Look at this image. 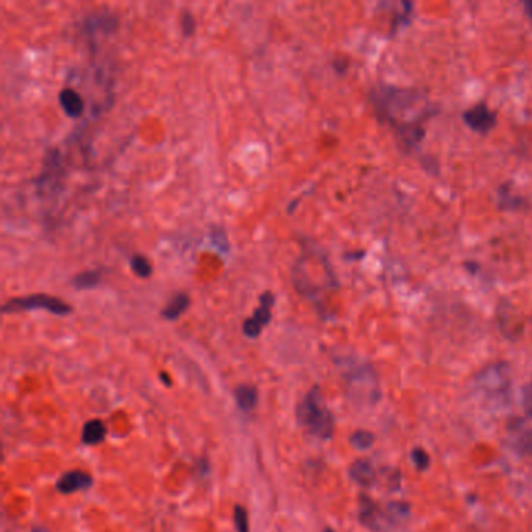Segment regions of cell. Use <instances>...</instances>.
Here are the masks:
<instances>
[{"mask_svg":"<svg viewBox=\"0 0 532 532\" xmlns=\"http://www.w3.org/2000/svg\"><path fill=\"white\" fill-rule=\"evenodd\" d=\"M92 480L88 473L81 472V470H74V472H67L63 475L57 482V489L61 493H74L80 490H86L91 487Z\"/></svg>","mask_w":532,"mask_h":532,"instance_id":"9","label":"cell"},{"mask_svg":"<svg viewBox=\"0 0 532 532\" xmlns=\"http://www.w3.org/2000/svg\"><path fill=\"white\" fill-rule=\"evenodd\" d=\"M100 281H102V273H100V271H88V272H81L79 275H75L72 284L75 286V289L84 290V289L97 288Z\"/></svg>","mask_w":532,"mask_h":532,"instance_id":"16","label":"cell"},{"mask_svg":"<svg viewBox=\"0 0 532 532\" xmlns=\"http://www.w3.org/2000/svg\"><path fill=\"white\" fill-rule=\"evenodd\" d=\"M63 179V163H61L60 152L52 149L47 152L44 159L41 175L36 179V188L41 196L53 194L60 189V183Z\"/></svg>","mask_w":532,"mask_h":532,"instance_id":"4","label":"cell"},{"mask_svg":"<svg viewBox=\"0 0 532 532\" xmlns=\"http://www.w3.org/2000/svg\"><path fill=\"white\" fill-rule=\"evenodd\" d=\"M325 532H333V531H331V529H327V531H325Z\"/></svg>","mask_w":532,"mask_h":532,"instance_id":"24","label":"cell"},{"mask_svg":"<svg viewBox=\"0 0 532 532\" xmlns=\"http://www.w3.org/2000/svg\"><path fill=\"white\" fill-rule=\"evenodd\" d=\"M370 102L380 120L392 127L406 149L417 147L428 119L434 114L429 98L417 89L381 84L370 92Z\"/></svg>","mask_w":532,"mask_h":532,"instance_id":"1","label":"cell"},{"mask_svg":"<svg viewBox=\"0 0 532 532\" xmlns=\"http://www.w3.org/2000/svg\"><path fill=\"white\" fill-rule=\"evenodd\" d=\"M412 460H414V464L417 465V468H420V470H425L429 465L428 453L423 451L421 448H415L412 451Z\"/></svg>","mask_w":532,"mask_h":532,"instance_id":"21","label":"cell"},{"mask_svg":"<svg viewBox=\"0 0 532 532\" xmlns=\"http://www.w3.org/2000/svg\"><path fill=\"white\" fill-rule=\"evenodd\" d=\"M464 120L470 128L477 131V133H487L495 127L497 114L487 105L477 103L464 113Z\"/></svg>","mask_w":532,"mask_h":532,"instance_id":"7","label":"cell"},{"mask_svg":"<svg viewBox=\"0 0 532 532\" xmlns=\"http://www.w3.org/2000/svg\"><path fill=\"white\" fill-rule=\"evenodd\" d=\"M180 26H181V32H183L184 38H189V36L194 35L197 24H196V18L192 16V13H189V11H184L183 13Z\"/></svg>","mask_w":532,"mask_h":532,"instance_id":"20","label":"cell"},{"mask_svg":"<svg viewBox=\"0 0 532 532\" xmlns=\"http://www.w3.org/2000/svg\"><path fill=\"white\" fill-rule=\"evenodd\" d=\"M189 303H191L189 295L184 294V292H179V294H175L172 297V300L167 303L164 310L161 311V315H163L166 320L180 319L181 315L184 314V311H186L189 307Z\"/></svg>","mask_w":532,"mask_h":532,"instance_id":"12","label":"cell"},{"mask_svg":"<svg viewBox=\"0 0 532 532\" xmlns=\"http://www.w3.org/2000/svg\"><path fill=\"white\" fill-rule=\"evenodd\" d=\"M60 105L69 118H79L84 111L83 97L72 88H64L60 92Z\"/></svg>","mask_w":532,"mask_h":532,"instance_id":"10","label":"cell"},{"mask_svg":"<svg viewBox=\"0 0 532 532\" xmlns=\"http://www.w3.org/2000/svg\"><path fill=\"white\" fill-rule=\"evenodd\" d=\"M33 310H45L55 315H69L72 312V306L67 305L58 297L35 294L27 297H16L6 302L2 307L4 314L21 312V311H33Z\"/></svg>","mask_w":532,"mask_h":532,"instance_id":"3","label":"cell"},{"mask_svg":"<svg viewBox=\"0 0 532 532\" xmlns=\"http://www.w3.org/2000/svg\"><path fill=\"white\" fill-rule=\"evenodd\" d=\"M234 524L237 532H250L249 526V514L242 506L234 507Z\"/></svg>","mask_w":532,"mask_h":532,"instance_id":"19","label":"cell"},{"mask_svg":"<svg viewBox=\"0 0 532 532\" xmlns=\"http://www.w3.org/2000/svg\"><path fill=\"white\" fill-rule=\"evenodd\" d=\"M373 438H375L373 434L368 433V431H356V433L351 436L350 441L353 446H356L358 450H367L372 446Z\"/></svg>","mask_w":532,"mask_h":532,"instance_id":"18","label":"cell"},{"mask_svg":"<svg viewBox=\"0 0 532 532\" xmlns=\"http://www.w3.org/2000/svg\"><path fill=\"white\" fill-rule=\"evenodd\" d=\"M359 519L366 524V526L372 529H380V523H381L380 509L376 507V504L370 498H366V497L361 498Z\"/></svg>","mask_w":532,"mask_h":532,"instance_id":"13","label":"cell"},{"mask_svg":"<svg viewBox=\"0 0 532 532\" xmlns=\"http://www.w3.org/2000/svg\"><path fill=\"white\" fill-rule=\"evenodd\" d=\"M275 305V295L271 290L262 292L259 295V305L256 310H254V314L251 317L247 319L242 325V331L247 337L250 339H256L262 333L268 322L272 320V307Z\"/></svg>","mask_w":532,"mask_h":532,"instance_id":"5","label":"cell"},{"mask_svg":"<svg viewBox=\"0 0 532 532\" xmlns=\"http://www.w3.org/2000/svg\"><path fill=\"white\" fill-rule=\"evenodd\" d=\"M106 436V428L103 425V421L100 420H91L83 428V443L86 445H97L105 438Z\"/></svg>","mask_w":532,"mask_h":532,"instance_id":"14","label":"cell"},{"mask_svg":"<svg viewBox=\"0 0 532 532\" xmlns=\"http://www.w3.org/2000/svg\"><path fill=\"white\" fill-rule=\"evenodd\" d=\"M523 9H524V13H526V16L532 21V0H529V2H524Z\"/></svg>","mask_w":532,"mask_h":532,"instance_id":"23","label":"cell"},{"mask_svg":"<svg viewBox=\"0 0 532 532\" xmlns=\"http://www.w3.org/2000/svg\"><path fill=\"white\" fill-rule=\"evenodd\" d=\"M130 266L133 273L140 276V278H149L153 272L150 261L144 254H133L130 259Z\"/></svg>","mask_w":532,"mask_h":532,"instance_id":"17","label":"cell"},{"mask_svg":"<svg viewBox=\"0 0 532 532\" xmlns=\"http://www.w3.org/2000/svg\"><path fill=\"white\" fill-rule=\"evenodd\" d=\"M237 404L242 411H251L258 403V390L250 384H242L236 389Z\"/></svg>","mask_w":532,"mask_h":532,"instance_id":"15","label":"cell"},{"mask_svg":"<svg viewBox=\"0 0 532 532\" xmlns=\"http://www.w3.org/2000/svg\"><path fill=\"white\" fill-rule=\"evenodd\" d=\"M350 476L353 477V481H356L359 485H364V487H368L375 482V468L366 459H359L354 462V464L350 467Z\"/></svg>","mask_w":532,"mask_h":532,"instance_id":"11","label":"cell"},{"mask_svg":"<svg viewBox=\"0 0 532 532\" xmlns=\"http://www.w3.org/2000/svg\"><path fill=\"white\" fill-rule=\"evenodd\" d=\"M523 407L529 417H532V383L523 387Z\"/></svg>","mask_w":532,"mask_h":532,"instance_id":"22","label":"cell"},{"mask_svg":"<svg viewBox=\"0 0 532 532\" xmlns=\"http://www.w3.org/2000/svg\"><path fill=\"white\" fill-rule=\"evenodd\" d=\"M118 18L113 13H96L83 22V30L89 35V38H94L96 35H111L118 28Z\"/></svg>","mask_w":532,"mask_h":532,"instance_id":"8","label":"cell"},{"mask_svg":"<svg viewBox=\"0 0 532 532\" xmlns=\"http://www.w3.org/2000/svg\"><path fill=\"white\" fill-rule=\"evenodd\" d=\"M297 417L307 433L322 441H327L334 433V417L317 387L307 392L298 404Z\"/></svg>","mask_w":532,"mask_h":532,"instance_id":"2","label":"cell"},{"mask_svg":"<svg viewBox=\"0 0 532 532\" xmlns=\"http://www.w3.org/2000/svg\"><path fill=\"white\" fill-rule=\"evenodd\" d=\"M477 385H480L484 392H487L489 395H503L509 385L506 366L498 364L485 368L484 372L477 376Z\"/></svg>","mask_w":532,"mask_h":532,"instance_id":"6","label":"cell"}]
</instances>
